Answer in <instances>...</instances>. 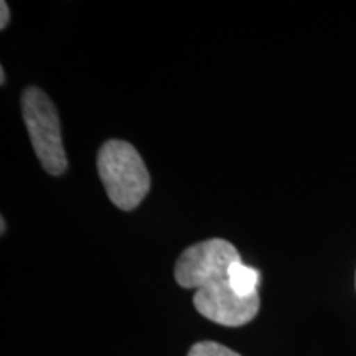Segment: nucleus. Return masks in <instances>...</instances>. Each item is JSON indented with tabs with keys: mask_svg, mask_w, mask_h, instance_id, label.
Returning <instances> with one entry per match:
<instances>
[{
	"mask_svg": "<svg viewBox=\"0 0 356 356\" xmlns=\"http://www.w3.org/2000/svg\"><path fill=\"white\" fill-rule=\"evenodd\" d=\"M0 222H2V234H3V233H6V220H3V218H2V220H0Z\"/></svg>",
	"mask_w": 356,
	"mask_h": 356,
	"instance_id": "9",
	"label": "nucleus"
},
{
	"mask_svg": "<svg viewBox=\"0 0 356 356\" xmlns=\"http://www.w3.org/2000/svg\"><path fill=\"white\" fill-rule=\"evenodd\" d=\"M8 20H10V10H8L6 0H2V2H0V29H6L8 25Z\"/></svg>",
	"mask_w": 356,
	"mask_h": 356,
	"instance_id": "7",
	"label": "nucleus"
},
{
	"mask_svg": "<svg viewBox=\"0 0 356 356\" xmlns=\"http://www.w3.org/2000/svg\"><path fill=\"white\" fill-rule=\"evenodd\" d=\"M0 83L6 84V71H3V68H0Z\"/></svg>",
	"mask_w": 356,
	"mask_h": 356,
	"instance_id": "8",
	"label": "nucleus"
},
{
	"mask_svg": "<svg viewBox=\"0 0 356 356\" xmlns=\"http://www.w3.org/2000/svg\"><path fill=\"white\" fill-rule=\"evenodd\" d=\"M22 115L42 167L50 175H63L68 160L55 104L42 89L30 86L22 95Z\"/></svg>",
	"mask_w": 356,
	"mask_h": 356,
	"instance_id": "2",
	"label": "nucleus"
},
{
	"mask_svg": "<svg viewBox=\"0 0 356 356\" xmlns=\"http://www.w3.org/2000/svg\"><path fill=\"white\" fill-rule=\"evenodd\" d=\"M97 173L111 202L124 211L139 207L150 190L144 160L129 142H106L97 154Z\"/></svg>",
	"mask_w": 356,
	"mask_h": 356,
	"instance_id": "1",
	"label": "nucleus"
},
{
	"mask_svg": "<svg viewBox=\"0 0 356 356\" xmlns=\"http://www.w3.org/2000/svg\"><path fill=\"white\" fill-rule=\"evenodd\" d=\"M238 261V249L229 241L208 239L181 252L175 264V280L178 286L198 291L228 279L229 267Z\"/></svg>",
	"mask_w": 356,
	"mask_h": 356,
	"instance_id": "3",
	"label": "nucleus"
},
{
	"mask_svg": "<svg viewBox=\"0 0 356 356\" xmlns=\"http://www.w3.org/2000/svg\"><path fill=\"white\" fill-rule=\"evenodd\" d=\"M195 309L203 317L225 327H241L259 312V293L241 297L231 289L228 279L198 289L193 297Z\"/></svg>",
	"mask_w": 356,
	"mask_h": 356,
	"instance_id": "4",
	"label": "nucleus"
},
{
	"mask_svg": "<svg viewBox=\"0 0 356 356\" xmlns=\"http://www.w3.org/2000/svg\"><path fill=\"white\" fill-rule=\"evenodd\" d=\"M188 356H241L216 341H200L188 351Z\"/></svg>",
	"mask_w": 356,
	"mask_h": 356,
	"instance_id": "6",
	"label": "nucleus"
},
{
	"mask_svg": "<svg viewBox=\"0 0 356 356\" xmlns=\"http://www.w3.org/2000/svg\"><path fill=\"white\" fill-rule=\"evenodd\" d=\"M259 279H261L259 270L246 266L243 261L234 262V264L229 267L228 282L231 289L241 297L257 296Z\"/></svg>",
	"mask_w": 356,
	"mask_h": 356,
	"instance_id": "5",
	"label": "nucleus"
}]
</instances>
